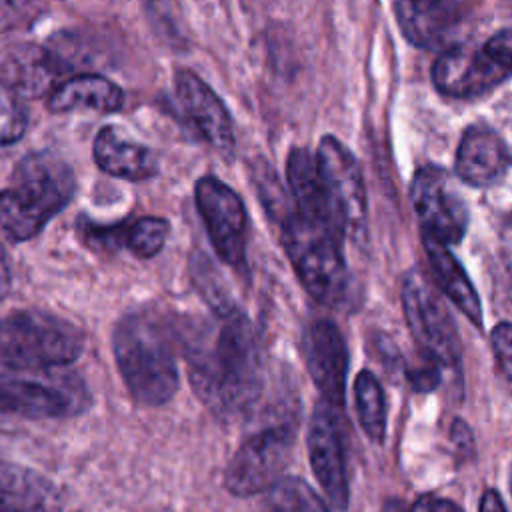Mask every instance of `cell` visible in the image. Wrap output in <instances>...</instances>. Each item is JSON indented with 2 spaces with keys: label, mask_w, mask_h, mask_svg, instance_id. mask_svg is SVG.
<instances>
[{
  "label": "cell",
  "mask_w": 512,
  "mask_h": 512,
  "mask_svg": "<svg viewBox=\"0 0 512 512\" xmlns=\"http://www.w3.org/2000/svg\"><path fill=\"white\" fill-rule=\"evenodd\" d=\"M384 512H408L400 500H388L384 506Z\"/></svg>",
  "instance_id": "cell-35"
},
{
  "label": "cell",
  "mask_w": 512,
  "mask_h": 512,
  "mask_svg": "<svg viewBox=\"0 0 512 512\" xmlns=\"http://www.w3.org/2000/svg\"><path fill=\"white\" fill-rule=\"evenodd\" d=\"M398 26L406 40L420 48L444 44L462 20V6L456 2H396Z\"/></svg>",
  "instance_id": "cell-21"
},
{
  "label": "cell",
  "mask_w": 512,
  "mask_h": 512,
  "mask_svg": "<svg viewBox=\"0 0 512 512\" xmlns=\"http://www.w3.org/2000/svg\"><path fill=\"white\" fill-rule=\"evenodd\" d=\"M422 244H424L430 266L434 270V276H436L438 286L444 292V296L450 298V302L456 304V308L470 322L480 326L482 324V304H480V298H478L470 278L466 276L462 264L452 256L448 246H444L428 236H422Z\"/></svg>",
  "instance_id": "cell-23"
},
{
  "label": "cell",
  "mask_w": 512,
  "mask_h": 512,
  "mask_svg": "<svg viewBox=\"0 0 512 512\" xmlns=\"http://www.w3.org/2000/svg\"><path fill=\"white\" fill-rule=\"evenodd\" d=\"M284 250L306 292L322 302H332L346 288V262L342 244L330 230L288 212L280 220Z\"/></svg>",
  "instance_id": "cell-5"
},
{
  "label": "cell",
  "mask_w": 512,
  "mask_h": 512,
  "mask_svg": "<svg viewBox=\"0 0 512 512\" xmlns=\"http://www.w3.org/2000/svg\"><path fill=\"white\" fill-rule=\"evenodd\" d=\"M286 180L294 200V212L344 240L346 228L326 196L322 178L318 174L316 156L308 148L290 150L286 162Z\"/></svg>",
  "instance_id": "cell-16"
},
{
  "label": "cell",
  "mask_w": 512,
  "mask_h": 512,
  "mask_svg": "<svg viewBox=\"0 0 512 512\" xmlns=\"http://www.w3.org/2000/svg\"><path fill=\"white\" fill-rule=\"evenodd\" d=\"M90 398L72 376L50 372L0 380V414L22 418H64L80 414Z\"/></svg>",
  "instance_id": "cell-8"
},
{
  "label": "cell",
  "mask_w": 512,
  "mask_h": 512,
  "mask_svg": "<svg viewBox=\"0 0 512 512\" xmlns=\"http://www.w3.org/2000/svg\"><path fill=\"white\" fill-rule=\"evenodd\" d=\"M490 60L512 74V26L496 32L482 48Z\"/></svg>",
  "instance_id": "cell-29"
},
{
  "label": "cell",
  "mask_w": 512,
  "mask_h": 512,
  "mask_svg": "<svg viewBox=\"0 0 512 512\" xmlns=\"http://www.w3.org/2000/svg\"><path fill=\"white\" fill-rule=\"evenodd\" d=\"M454 448L458 452V456H470L472 448H474V436L472 430L468 428V424L464 420H454L452 422V434H450Z\"/></svg>",
  "instance_id": "cell-31"
},
{
  "label": "cell",
  "mask_w": 512,
  "mask_h": 512,
  "mask_svg": "<svg viewBox=\"0 0 512 512\" xmlns=\"http://www.w3.org/2000/svg\"><path fill=\"white\" fill-rule=\"evenodd\" d=\"M510 72L500 68L482 48L472 46H454L444 50L432 66L434 86L454 98H472L480 96L502 80Z\"/></svg>",
  "instance_id": "cell-14"
},
{
  "label": "cell",
  "mask_w": 512,
  "mask_h": 512,
  "mask_svg": "<svg viewBox=\"0 0 512 512\" xmlns=\"http://www.w3.org/2000/svg\"><path fill=\"white\" fill-rule=\"evenodd\" d=\"M410 202L428 236L444 246L458 244L468 228L466 202L446 170L424 166L416 170L410 184Z\"/></svg>",
  "instance_id": "cell-9"
},
{
  "label": "cell",
  "mask_w": 512,
  "mask_h": 512,
  "mask_svg": "<svg viewBox=\"0 0 512 512\" xmlns=\"http://www.w3.org/2000/svg\"><path fill=\"white\" fill-rule=\"evenodd\" d=\"M0 512H66V500L44 474L0 460Z\"/></svg>",
  "instance_id": "cell-18"
},
{
  "label": "cell",
  "mask_w": 512,
  "mask_h": 512,
  "mask_svg": "<svg viewBox=\"0 0 512 512\" xmlns=\"http://www.w3.org/2000/svg\"><path fill=\"white\" fill-rule=\"evenodd\" d=\"M490 342H492L496 364L508 388L512 390V324L510 322L496 324L490 332Z\"/></svg>",
  "instance_id": "cell-27"
},
{
  "label": "cell",
  "mask_w": 512,
  "mask_h": 512,
  "mask_svg": "<svg viewBox=\"0 0 512 512\" xmlns=\"http://www.w3.org/2000/svg\"><path fill=\"white\" fill-rule=\"evenodd\" d=\"M74 190L76 178L64 160L48 152L28 154L0 192V232L12 242L38 236L70 204Z\"/></svg>",
  "instance_id": "cell-3"
},
{
  "label": "cell",
  "mask_w": 512,
  "mask_h": 512,
  "mask_svg": "<svg viewBox=\"0 0 512 512\" xmlns=\"http://www.w3.org/2000/svg\"><path fill=\"white\" fill-rule=\"evenodd\" d=\"M406 376L416 392H432L440 384L442 366L436 360L420 354V362L408 368Z\"/></svg>",
  "instance_id": "cell-28"
},
{
  "label": "cell",
  "mask_w": 512,
  "mask_h": 512,
  "mask_svg": "<svg viewBox=\"0 0 512 512\" xmlns=\"http://www.w3.org/2000/svg\"><path fill=\"white\" fill-rule=\"evenodd\" d=\"M510 484H512V478H510Z\"/></svg>",
  "instance_id": "cell-36"
},
{
  "label": "cell",
  "mask_w": 512,
  "mask_h": 512,
  "mask_svg": "<svg viewBox=\"0 0 512 512\" xmlns=\"http://www.w3.org/2000/svg\"><path fill=\"white\" fill-rule=\"evenodd\" d=\"M308 454L312 472L336 512L348 508V480L338 410L320 400L308 428Z\"/></svg>",
  "instance_id": "cell-12"
},
{
  "label": "cell",
  "mask_w": 512,
  "mask_h": 512,
  "mask_svg": "<svg viewBox=\"0 0 512 512\" xmlns=\"http://www.w3.org/2000/svg\"><path fill=\"white\" fill-rule=\"evenodd\" d=\"M94 162L106 174L124 180H146L158 172L156 154L128 136L120 126H102L92 144Z\"/></svg>",
  "instance_id": "cell-19"
},
{
  "label": "cell",
  "mask_w": 512,
  "mask_h": 512,
  "mask_svg": "<svg viewBox=\"0 0 512 512\" xmlns=\"http://www.w3.org/2000/svg\"><path fill=\"white\" fill-rule=\"evenodd\" d=\"M294 428L272 424L248 436L224 472V486L238 498L272 490L292 460Z\"/></svg>",
  "instance_id": "cell-7"
},
{
  "label": "cell",
  "mask_w": 512,
  "mask_h": 512,
  "mask_svg": "<svg viewBox=\"0 0 512 512\" xmlns=\"http://www.w3.org/2000/svg\"><path fill=\"white\" fill-rule=\"evenodd\" d=\"M168 234L170 224L160 216H144L130 224L82 226V240L92 250L116 252L128 248L138 258H154L164 248Z\"/></svg>",
  "instance_id": "cell-20"
},
{
  "label": "cell",
  "mask_w": 512,
  "mask_h": 512,
  "mask_svg": "<svg viewBox=\"0 0 512 512\" xmlns=\"http://www.w3.org/2000/svg\"><path fill=\"white\" fill-rule=\"evenodd\" d=\"M316 166L326 196L340 216L346 236L360 242L366 234V188L354 154L334 136H324L316 150Z\"/></svg>",
  "instance_id": "cell-10"
},
{
  "label": "cell",
  "mask_w": 512,
  "mask_h": 512,
  "mask_svg": "<svg viewBox=\"0 0 512 512\" xmlns=\"http://www.w3.org/2000/svg\"><path fill=\"white\" fill-rule=\"evenodd\" d=\"M124 106V92L112 80L100 74H80L58 84L48 96L52 112L94 110L102 114L118 112Z\"/></svg>",
  "instance_id": "cell-22"
},
{
  "label": "cell",
  "mask_w": 512,
  "mask_h": 512,
  "mask_svg": "<svg viewBox=\"0 0 512 512\" xmlns=\"http://www.w3.org/2000/svg\"><path fill=\"white\" fill-rule=\"evenodd\" d=\"M504 296H506L508 308L512 310V260L506 262V272H504Z\"/></svg>",
  "instance_id": "cell-34"
},
{
  "label": "cell",
  "mask_w": 512,
  "mask_h": 512,
  "mask_svg": "<svg viewBox=\"0 0 512 512\" xmlns=\"http://www.w3.org/2000/svg\"><path fill=\"white\" fill-rule=\"evenodd\" d=\"M508 164L510 154L498 132L488 126L466 128L456 152V174L462 182L488 188L504 176Z\"/></svg>",
  "instance_id": "cell-17"
},
{
  "label": "cell",
  "mask_w": 512,
  "mask_h": 512,
  "mask_svg": "<svg viewBox=\"0 0 512 512\" xmlns=\"http://www.w3.org/2000/svg\"><path fill=\"white\" fill-rule=\"evenodd\" d=\"M410 512H464V510L454 500L426 494L414 502Z\"/></svg>",
  "instance_id": "cell-30"
},
{
  "label": "cell",
  "mask_w": 512,
  "mask_h": 512,
  "mask_svg": "<svg viewBox=\"0 0 512 512\" xmlns=\"http://www.w3.org/2000/svg\"><path fill=\"white\" fill-rule=\"evenodd\" d=\"M198 212L222 262L246 268V210L240 196L222 180L202 176L194 186Z\"/></svg>",
  "instance_id": "cell-11"
},
{
  "label": "cell",
  "mask_w": 512,
  "mask_h": 512,
  "mask_svg": "<svg viewBox=\"0 0 512 512\" xmlns=\"http://www.w3.org/2000/svg\"><path fill=\"white\" fill-rule=\"evenodd\" d=\"M112 354L130 396L162 406L178 390V362L166 322L150 308L126 312L112 330Z\"/></svg>",
  "instance_id": "cell-2"
},
{
  "label": "cell",
  "mask_w": 512,
  "mask_h": 512,
  "mask_svg": "<svg viewBox=\"0 0 512 512\" xmlns=\"http://www.w3.org/2000/svg\"><path fill=\"white\" fill-rule=\"evenodd\" d=\"M402 308L410 334L420 354L436 360L442 368L460 366V342L448 308L442 304L432 282L418 268L406 272L402 282Z\"/></svg>",
  "instance_id": "cell-6"
},
{
  "label": "cell",
  "mask_w": 512,
  "mask_h": 512,
  "mask_svg": "<svg viewBox=\"0 0 512 512\" xmlns=\"http://www.w3.org/2000/svg\"><path fill=\"white\" fill-rule=\"evenodd\" d=\"M354 400L362 430L374 442L386 434V398L380 382L370 370H362L354 380Z\"/></svg>",
  "instance_id": "cell-24"
},
{
  "label": "cell",
  "mask_w": 512,
  "mask_h": 512,
  "mask_svg": "<svg viewBox=\"0 0 512 512\" xmlns=\"http://www.w3.org/2000/svg\"><path fill=\"white\" fill-rule=\"evenodd\" d=\"M212 336L188 344V376L202 404L220 418L246 414L262 392L260 340L248 318L234 310L220 316Z\"/></svg>",
  "instance_id": "cell-1"
},
{
  "label": "cell",
  "mask_w": 512,
  "mask_h": 512,
  "mask_svg": "<svg viewBox=\"0 0 512 512\" xmlns=\"http://www.w3.org/2000/svg\"><path fill=\"white\" fill-rule=\"evenodd\" d=\"M86 348L84 332L46 310H18L0 318V368L52 372L76 362Z\"/></svg>",
  "instance_id": "cell-4"
},
{
  "label": "cell",
  "mask_w": 512,
  "mask_h": 512,
  "mask_svg": "<svg viewBox=\"0 0 512 512\" xmlns=\"http://www.w3.org/2000/svg\"><path fill=\"white\" fill-rule=\"evenodd\" d=\"M174 88L184 114L200 132V136L220 154L232 156L234 130L230 114L220 96L200 76L186 68L176 70Z\"/></svg>",
  "instance_id": "cell-15"
},
{
  "label": "cell",
  "mask_w": 512,
  "mask_h": 512,
  "mask_svg": "<svg viewBox=\"0 0 512 512\" xmlns=\"http://www.w3.org/2000/svg\"><path fill=\"white\" fill-rule=\"evenodd\" d=\"M478 512H506L500 494H498L496 490H492V488L484 490V494H482V498H480Z\"/></svg>",
  "instance_id": "cell-33"
},
{
  "label": "cell",
  "mask_w": 512,
  "mask_h": 512,
  "mask_svg": "<svg viewBox=\"0 0 512 512\" xmlns=\"http://www.w3.org/2000/svg\"><path fill=\"white\" fill-rule=\"evenodd\" d=\"M272 512H330L326 502L300 478H282L270 490Z\"/></svg>",
  "instance_id": "cell-25"
},
{
  "label": "cell",
  "mask_w": 512,
  "mask_h": 512,
  "mask_svg": "<svg viewBox=\"0 0 512 512\" xmlns=\"http://www.w3.org/2000/svg\"><path fill=\"white\" fill-rule=\"evenodd\" d=\"M302 356L322 400L340 412L348 370V352L340 328L326 318L312 322L302 336Z\"/></svg>",
  "instance_id": "cell-13"
},
{
  "label": "cell",
  "mask_w": 512,
  "mask_h": 512,
  "mask_svg": "<svg viewBox=\"0 0 512 512\" xmlns=\"http://www.w3.org/2000/svg\"><path fill=\"white\" fill-rule=\"evenodd\" d=\"M12 288V268H10V260L6 256L4 246L0 244V298L8 296Z\"/></svg>",
  "instance_id": "cell-32"
},
{
  "label": "cell",
  "mask_w": 512,
  "mask_h": 512,
  "mask_svg": "<svg viewBox=\"0 0 512 512\" xmlns=\"http://www.w3.org/2000/svg\"><path fill=\"white\" fill-rule=\"evenodd\" d=\"M28 128V114L18 92L0 80V146L16 144Z\"/></svg>",
  "instance_id": "cell-26"
}]
</instances>
